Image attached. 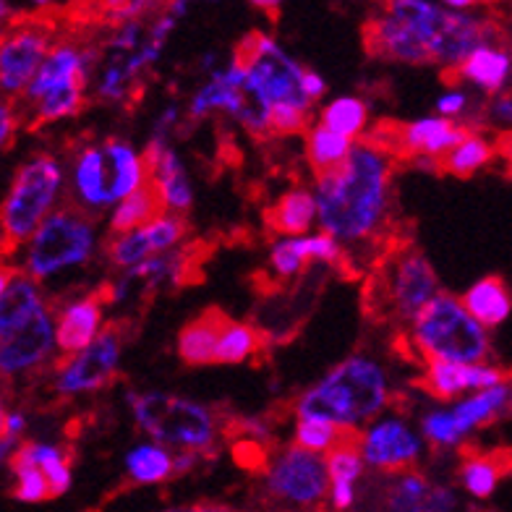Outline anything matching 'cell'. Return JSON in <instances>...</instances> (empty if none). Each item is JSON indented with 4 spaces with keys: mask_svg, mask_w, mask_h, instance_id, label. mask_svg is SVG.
<instances>
[{
    "mask_svg": "<svg viewBox=\"0 0 512 512\" xmlns=\"http://www.w3.org/2000/svg\"><path fill=\"white\" fill-rule=\"evenodd\" d=\"M332 134L343 136L348 142H361L369 128V105L361 97H335L319 110V121Z\"/></svg>",
    "mask_w": 512,
    "mask_h": 512,
    "instance_id": "33",
    "label": "cell"
},
{
    "mask_svg": "<svg viewBox=\"0 0 512 512\" xmlns=\"http://www.w3.org/2000/svg\"><path fill=\"white\" fill-rule=\"evenodd\" d=\"M178 118H181V110H178V105H168V108L157 115L155 128H152V136H155V139H168L170 142V134H173V126L178 123Z\"/></svg>",
    "mask_w": 512,
    "mask_h": 512,
    "instance_id": "49",
    "label": "cell"
},
{
    "mask_svg": "<svg viewBox=\"0 0 512 512\" xmlns=\"http://www.w3.org/2000/svg\"><path fill=\"white\" fill-rule=\"evenodd\" d=\"M55 37L53 24L42 19H14L0 32V97L19 102L29 81L48 58Z\"/></svg>",
    "mask_w": 512,
    "mask_h": 512,
    "instance_id": "12",
    "label": "cell"
},
{
    "mask_svg": "<svg viewBox=\"0 0 512 512\" xmlns=\"http://www.w3.org/2000/svg\"><path fill=\"white\" fill-rule=\"evenodd\" d=\"M432 486L434 484L426 479L424 473H398L387 489V497H384V512H424Z\"/></svg>",
    "mask_w": 512,
    "mask_h": 512,
    "instance_id": "39",
    "label": "cell"
},
{
    "mask_svg": "<svg viewBox=\"0 0 512 512\" xmlns=\"http://www.w3.org/2000/svg\"><path fill=\"white\" fill-rule=\"evenodd\" d=\"M189 249L178 246L176 251L152 256L134 270L123 272L131 283H144L149 288H176L189 277Z\"/></svg>",
    "mask_w": 512,
    "mask_h": 512,
    "instance_id": "34",
    "label": "cell"
},
{
    "mask_svg": "<svg viewBox=\"0 0 512 512\" xmlns=\"http://www.w3.org/2000/svg\"><path fill=\"white\" fill-rule=\"evenodd\" d=\"M468 92L465 89H450L437 100V115L439 118H447V121L458 123L465 113H468Z\"/></svg>",
    "mask_w": 512,
    "mask_h": 512,
    "instance_id": "45",
    "label": "cell"
},
{
    "mask_svg": "<svg viewBox=\"0 0 512 512\" xmlns=\"http://www.w3.org/2000/svg\"><path fill=\"white\" fill-rule=\"evenodd\" d=\"M437 293V272L421 251L405 246L382 262L379 304L384 314H390L395 322L411 324Z\"/></svg>",
    "mask_w": 512,
    "mask_h": 512,
    "instance_id": "11",
    "label": "cell"
},
{
    "mask_svg": "<svg viewBox=\"0 0 512 512\" xmlns=\"http://www.w3.org/2000/svg\"><path fill=\"white\" fill-rule=\"evenodd\" d=\"M162 215V207L157 202L155 191L152 186H142L139 191H134L131 196L121 199L108 212V228L113 236H121V233H128V230L142 228V225L152 223L155 217Z\"/></svg>",
    "mask_w": 512,
    "mask_h": 512,
    "instance_id": "37",
    "label": "cell"
},
{
    "mask_svg": "<svg viewBox=\"0 0 512 512\" xmlns=\"http://www.w3.org/2000/svg\"><path fill=\"white\" fill-rule=\"evenodd\" d=\"M505 458L499 455H468L460 465V484L473 499H489L505 476Z\"/></svg>",
    "mask_w": 512,
    "mask_h": 512,
    "instance_id": "38",
    "label": "cell"
},
{
    "mask_svg": "<svg viewBox=\"0 0 512 512\" xmlns=\"http://www.w3.org/2000/svg\"><path fill=\"white\" fill-rule=\"evenodd\" d=\"M21 270L34 283H50L66 272L81 270L95 259L100 249L97 223L81 209L61 204L53 215L45 217L24 246Z\"/></svg>",
    "mask_w": 512,
    "mask_h": 512,
    "instance_id": "5",
    "label": "cell"
},
{
    "mask_svg": "<svg viewBox=\"0 0 512 512\" xmlns=\"http://www.w3.org/2000/svg\"><path fill=\"white\" fill-rule=\"evenodd\" d=\"M463 123L447 121L439 115H426V118H416V121L405 123L395 134V144L387 147L390 155H405L416 157L421 165H432L439 168L442 157L455 147L460 136L465 134Z\"/></svg>",
    "mask_w": 512,
    "mask_h": 512,
    "instance_id": "18",
    "label": "cell"
},
{
    "mask_svg": "<svg viewBox=\"0 0 512 512\" xmlns=\"http://www.w3.org/2000/svg\"><path fill=\"white\" fill-rule=\"evenodd\" d=\"M306 134V160H309L311 170L317 176L332 173L345 162V157L351 155V149L356 142H348L343 136L332 134L330 128H324L322 123H311L304 131Z\"/></svg>",
    "mask_w": 512,
    "mask_h": 512,
    "instance_id": "36",
    "label": "cell"
},
{
    "mask_svg": "<svg viewBox=\"0 0 512 512\" xmlns=\"http://www.w3.org/2000/svg\"><path fill=\"white\" fill-rule=\"evenodd\" d=\"M19 445L21 442H14V439H8V437L0 439V471L11 465V458H14V452Z\"/></svg>",
    "mask_w": 512,
    "mask_h": 512,
    "instance_id": "52",
    "label": "cell"
},
{
    "mask_svg": "<svg viewBox=\"0 0 512 512\" xmlns=\"http://www.w3.org/2000/svg\"><path fill=\"white\" fill-rule=\"evenodd\" d=\"M259 348H262V335L251 324L225 317L223 324H220V332H217L215 364H246L259 353Z\"/></svg>",
    "mask_w": 512,
    "mask_h": 512,
    "instance_id": "35",
    "label": "cell"
},
{
    "mask_svg": "<svg viewBox=\"0 0 512 512\" xmlns=\"http://www.w3.org/2000/svg\"><path fill=\"white\" fill-rule=\"evenodd\" d=\"M11 21H14V8L0 0V32H3Z\"/></svg>",
    "mask_w": 512,
    "mask_h": 512,
    "instance_id": "53",
    "label": "cell"
},
{
    "mask_svg": "<svg viewBox=\"0 0 512 512\" xmlns=\"http://www.w3.org/2000/svg\"><path fill=\"white\" fill-rule=\"evenodd\" d=\"M16 455L37 468L45 476L50 489V499L63 497V494L74 486V468H71V458L61 445L55 442H21L16 447Z\"/></svg>",
    "mask_w": 512,
    "mask_h": 512,
    "instance_id": "28",
    "label": "cell"
},
{
    "mask_svg": "<svg viewBox=\"0 0 512 512\" xmlns=\"http://www.w3.org/2000/svg\"><path fill=\"white\" fill-rule=\"evenodd\" d=\"M233 61L241 63L249 74L251 84L262 100L275 110H298V113H314V105L301 95V74L304 66L272 37L264 32H251L238 42Z\"/></svg>",
    "mask_w": 512,
    "mask_h": 512,
    "instance_id": "9",
    "label": "cell"
},
{
    "mask_svg": "<svg viewBox=\"0 0 512 512\" xmlns=\"http://www.w3.org/2000/svg\"><path fill=\"white\" fill-rule=\"evenodd\" d=\"M408 337L424 361L489 364L492 356L489 332L468 317L460 298L442 290L408 324Z\"/></svg>",
    "mask_w": 512,
    "mask_h": 512,
    "instance_id": "7",
    "label": "cell"
},
{
    "mask_svg": "<svg viewBox=\"0 0 512 512\" xmlns=\"http://www.w3.org/2000/svg\"><path fill=\"white\" fill-rule=\"evenodd\" d=\"M267 223L277 236H306L317 228V204L309 186H290L277 196L267 212Z\"/></svg>",
    "mask_w": 512,
    "mask_h": 512,
    "instance_id": "26",
    "label": "cell"
},
{
    "mask_svg": "<svg viewBox=\"0 0 512 512\" xmlns=\"http://www.w3.org/2000/svg\"><path fill=\"white\" fill-rule=\"evenodd\" d=\"M128 408L136 426L170 452L204 455L220 437L215 411L176 392H128Z\"/></svg>",
    "mask_w": 512,
    "mask_h": 512,
    "instance_id": "6",
    "label": "cell"
},
{
    "mask_svg": "<svg viewBox=\"0 0 512 512\" xmlns=\"http://www.w3.org/2000/svg\"><path fill=\"white\" fill-rule=\"evenodd\" d=\"M327 468V499L332 510L348 512L358 499V481L364 479L366 465L358 455L356 437H345L335 450L324 455Z\"/></svg>",
    "mask_w": 512,
    "mask_h": 512,
    "instance_id": "22",
    "label": "cell"
},
{
    "mask_svg": "<svg viewBox=\"0 0 512 512\" xmlns=\"http://www.w3.org/2000/svg\"><path fill=\"white\" fill-rule=\"evenodd\" d=\"M21 128V113L16 102H8L0 97V152L11 147Z\"/></svg>",
    "mask_w": 512,
    "mask_h": 512,
    "instance_id": "44",
    "label": "cell"
},
{
    "mask_svg": "<svg viewBox=\"0 0 512 512\" xmlns=\"http://www.w3.org/2000/svg\"><path fill=\"white\" fill-rule=\"evenodd\" d=\"M11 272H14V270H8V267H0V296H3V290H6Z\"/></svg>",
    "mask_w": 512,
    "mask_h": 512,
    "instance_id": "55",
    "label": "cell"
},
{
    "mask_svg": "<svg viewBox=\"0 0 512 512\" xmlns=\"http://www.w3.org/2000/svg\"><path fill=\"white\" fill-rule=\"evenodd\" d=\"M494 157H497V144L492 136L476 128H465V134L455 142V147L442 157L439 170H445L450 176L471 178L473 173L484 170Z\"/></svg>",
    "mask_w": 512,
    "mask_h": 512,
    "instance_id": "30",
    "label": "cell"
},
{
    "mask_svg": "<svg viewBox=\"0 0 512 512\" xmlns=\"http://www.w3.org/2000/svg\"><path fill=\"white\" fill-rule=\"evenodd\" d=\"M55 317V351L61 356L79 353L105 330V301L100 293L74 298L53 311Z\"/></svg>",
    "mask_w": 512,
    "mask_h": 512,
    "instance_id": "20",
    "label": "cell"
},
{
    "mask_svg": "<svg viewBox=\"0 0 512 512\" xmlns=\"http://www.w3.org/2000/svg\"><path fill=\"white\" fill-rule=\"evenodd\" d=\"M223 319L225 317L220 311H207L199 319L186 324L178 335V356L189 366L215 364V343Z\"/></svg>",
    "mask_w": 512,
    "mask_h": 512,
    "instance_id": "32",
    "label": "cell"
},
{
    "mask_svg": "<svg viewBox=\"0 0 512 512\" xmlns=\"http://www.w3.org/2000/svg\"><path fill=\"white\" fill-rule=\"evenodd\" d=\"M301 95L306 97V102H319L324 95H327V81L317 74V71H309L304 68V74H301Z\"/></svg>",
    "mask_w": 512,
    "mask_h": 512,
    "instance_id": "47",
    "label": "cell"
},
{
    "mask_svg": "<svg viewBox=\"0 0 512 512\" xmlns=\"http://www.w3.org/2000/svg\"><path fill=\"white\" fill-rule=\"evenodd\" d=\"M55 317L45 306L11 330L0 332V379H24L55 358Z\"/></svg>",
    "mask_w": 512,
    "mask_h": 512,
    "instance_id": "16",
    "label": "cell"
},
{
    "mask_svg": "<svg viewBox=\"0 0 512 512\" xmlns=\"http://www.w3.org/2000/svg\"><path fill=\"white\" fill-rule=\"evenodd\" d=\"M123 468H126L128 479L139 486L165 484L173 479V452L152 439H144L126 452Z\"/></svg>",
    "mask_w": 512,
    "mask_h": 512,
    "instance_id": "31",
    "label": "cell"
},
{
    "mask_svg": "<svg viewBox=\"0 0 512 512\" xmlns=\"http://www.w3.org/2000/svg\"><path fill=\"white\" fill-rule=\"evenodd\" d=\"M345 437H351V434L340 432L337 426L324 424V421H306V418H298L296 429H293V445L311 455H322V458L335 450Z\"/></svg>",
    "mask_w": 512,
    "mask_h": 512,
    "instance_id": "41",
    "label": "cell"
},
{
    "mask_svg": "<svg viewBox=\"0 0 512 512\" xmlns=\"http://www.w3.org/2000/svg\"><path fill=\"white\" fill-rule=\"evenodd\" d=\"M392 155L371 139L353 144L332 173L317 176L311 196L317 225L340 246H361L382 236L392 212Z\"/></svg>",
    "mask_w": 512,
    "mask_h": 512,
    "instance_id": "1",
    "label": "cell"
},
{
    "mask_svg": "<svg viewBox=\"0 0 512 512\" xmlns=\"http://www.w3.org/2000/svg\"><path fill=\"white\" fill-rule=\"evenodd\" d=\"M165 512H191V507H170V510Z\"/></svg>",
    "mask_w": 512,
    "mask_h": 512,
    "instance_id": "56",
    "label": "cell"
},
{
    "mask_svg": "<svg viewBox=\"0 0 512 512\" xmlns=\"http://www.w3.org/2000/svg\"><path fill=\"white\" fill-rule=\"evenodd\" d=\"M392 14L411 29L432 66L455 71L465 55L484 42H502V27L479 11H452L432 0H392Z\"/></svg>",
    "mask_w": 512,
    "mask_h": 512,
    "instance_id": "4",
    "label": "cell"
},
{
    "mask_svg": "<svg viewBox=\"0 0 512 512\" xmlns=\"http://www.w3.org/2000/svg\"><path fill=\"white\" fill-rule=\"evenodd\" d=\"M460 81L471 84L486 95H502L512 74L510 50L502 42H484L476 45L471 53L465 55L460 66L455 68Z\"/></svg>",
    "mask_w": 512,
    "mask_h": 512,
    "instance_id": "23",
    "label": "cell"
},
{
    "mask_svg": "<svg viewBox=\"0 0 512 512\" xmlns=\"http://www.w3.org/2000/svg\"><path fill=\"white\" fill-rule=\"evenodd\" d=\"M27 416L21 411H8L6 413V437L14 439V442H21L24 439V434H27Z\"/></svg>",
    "mask_w": 512,
    "mask_h": 512,
    "instance_id": "50",
    "label": "cell"
},
{
    "mask_svg": "<svg viewBox=\"0 0 512 512\" xmlns=\"http://www.w3.org/2000/svg\"><path fill=\"white\" fill-rule=\"evenodd\" d=\"M364 42L371 55L384 58V61L408 63V66H429L424 48L418 45L413 32L405 27L390 8L382 6L371 16L364 29Z\"/></svg>",
    "mask_w": 512,
    "mask_h": 512,
    "instance_id": "21",
    "label": "cell"
},
{
    "mask_svg": "<svg viewBox=\"0 0 512 512\" xmlns=\"http://www.w3.org/2000/svg\"><path fill=\"white\" fill-rule=\"evenodd\" d=\"M460 306L468 311V317L481 324L486 332L497 330L510 319L512 298L502 277H481L460 298Z\"/></svg>",
    "mask_w": 512,
    "mask_h": 512,
    "instance_id": "25",
    "label": "cell"
},
{
    "mask_svg": "<svg viewBox=\"0 0 512 512\" xmlns=\"http://www.w3.org/2000/svg\"><path fill=\"white\" fill-rule=\"evenodd\" d=\"M71 207L84 215L110 212L115 204L147 186L142 149L126 139L89 142L79 149L66 173Z\"/></svg>",
    "mask_w": 512,
    "mask_h": 512,
    "instance_id": "3",
    "label": "cell"
},
{
    "mask_svg": "<svg viewBox=\"0 0 512 512\" xmlns=\"http://www.w3.org/2000/svg\"><path fill=\"white\" fill-rule=\"evenodd\" d=\"M45 306L50 304L42 285L34 283L32 277H27L24 272L14 270L8 277L3 296H0V332L11 330L14 324L24 322V319H29Z\"/></svg>",
    "mask_w": 512,
    "mask_h": 512,
    "instance_id": "29",
    "label": "cell"
},
{
    "mask_svg": "<svg viewBox=\"0 0 512 512\" xmlns=\"http://www.w3.org/2000/svg\"><path fill=\"white\" fill-rule=\"evenodd\" d=\"M199 460L202 455H196V452H173V476L189 473Z\"/></svg>",
    "mask_w": 512,
    "mask_h": 512,
    "instance_id": "51",
    "label": "cell"
},
{
    "mask_svg": "<svg viewBox=\"0 0 512 512\" xmlns=\"http://www.w3.org/2000/svg\"><path fill=\"white\" fill-rule=\"evenodd\" d=\"M123 337L115 327H105L95 343L81 348L79 353L63 356L55 369L53 387L61 398H81L108 387L121 369Z\"/></svg>",
    "mask_w": 512,
    "mask_h": 512,
    "instance_id": "15",
    "label": "cell"
},
{
    "mask_svg": "<svg viewBox=\"0 0 512 512\" xmlns=\"http://www.w3.org/2000/svg\"><path fill=\"white\" fill-rule=\"evenodd\" d=\"M6 413H8V408H6V403H3V398H0V439L6 437Z\"/></svg>",
    "mask_w": 512,
    "mask_h": 512,
    "instance_id": "54",
    "label": "cell"
},
{
    "mask_svg": "<svg viewBox=\"0 0 512 512\" xmlns=\"http://www.w3.org/2000/svg\"><path fill=\"white\" fill-rule=\"evenodd\" d=\"M309 236V233H306ZM306 236H277L270 246L267 262H270L272 275L280 280H290L298 277L311 264L309 246H306Z\"/></svg>",
    "mask_w": 512,
    "mask_h": 512,
    "instance_id": "40",
    "label": "cell"
},
{
    "mask_svg": "<svg viewBox=\"0 0 512 512\" xmlns=\"http://www.w3.org/2000/svg\"><path fill=\"white\" fill-rule=\"evenodd\" d=\"M486 118L492 123H497L499 128H507L510 126V118H512V100L510 95H494L492 97V105H489V113H486Z\"/></svg>",
    "mask_w": 512,
    "mask_h": 512,
    "instance_id": "48",
    "label": "cell"
},
{
    "mask_svg": "<svg viewBox=\"0 0 512 512\" xmlns=\"http://www.w3.org/2000/svg\"><path fill=\"white\" fill-rule=\"evenodd\" d=\"M66 168L50 152H37L19 165L0 204V238L21 249L32 233L61 207Z\"/></svg>",
    "mask_w": 512,
    "mask_h": 512,
    "instance_id": "8",
    "label": "cell"
},
{
    "mask_svg": "<svg viewBox=\"0 0 512 512\" xmlns=\"http://www.w3.org/2000/svg\"><path fill=\"white\" fill-rule=\"evenodd\" d=\"M11 476H14V497L19 502H27V505H37V502H45L50 499V489H48V481L42 476L37 468H34L29 460H24L21 455L11 458Z\"/></svg>",
    "mask_w": 512,
    "mask_h": 512,
    "instance_id": "42",
    "label": "cell"
},
{
    "mask_svg": "<svg viewBox=\"0 0 512 512\" xmlns=\"http://www.w3.org/2000/svg\"><path fill=\"white\" fill-rule=\"evenodd\" d=\"M215 113H225L228 118H233L251 136L270 134V105L256 92L246 68L238 61L212 68L207 81L191 97L189 118L202 121Z\"/></svg>",
    "mask_w": 512,
    "mask_h": 512,
    "instance_id": "10",
    "label": "cell"
},
{
    "mask_svg": "<svg viewBox=\"0 0 512 512\" xmlns=\"http://www.w3.org/2000/svg\"><path fill=\"white\" fill-rule=\"evenodd\" d=\"M358 455L366 468L382 473L411 471L424 455V439L400 413L384 411L356 434Z\"/></svg>",
    "mask_w": 512,
    "mask_h": 512,
    "instance_id": "14",
    "label": "cell"
},
{
    "mask_svg": "<svg viewBox=\"0 0 512 512\" xmlns=\"http://www.w3.org/2000/svg\"><path fill=\"white\" fill-rule=\"evenodd\" d=\"M418 434L434 447H458L463 442V434L458 432V426L452 421L450 408H432L421 418Z\"/></svg>",
    "mask_w": 512,
    "mask_h": 512,
    "instance_id": "43",
    "label": "cell"
},
{
    "mask_svg": "<svg viewBox=\"0 0 512 512\" xmlns=\"http://www.w3.org/2000/svg\"><path fill=\"white\" fill-rule=\"evenodd\" d=\"M89 95L87 81H68V84H58V87L48 89L45 95H40L29 105H21V121H24V113H27L29 123L40 126V123H58L68 121L74 115L81 113L84 102Z\"/></svg>",
    "mask_w": 512,
    "mask_h": 512,
    "instance_id": "27",
    "label": "cell"
},
{
    "mask_svg": "<svg viewBox=\"0 0 512 512\" xmlns=\"http://www.w3.org/2000/svg\"><path fill=\"white\" fill-rule=\"evenodd\" d=\"M390 400V374L382 361L369 353H353L301 392L296 400V418L324 421L356 437L366 424L390 408Z\"/></svg>",
    "mask_w": 512,
    "mask_h": 512,
    "instance_id": "2",
    "label": "cell"
},
{
    "mask_svg": "<svg viewBox=\"0 0 512 512\" xmlns=\"http://www.w3.org/2000/svg\"><path fill=\"white\" fill-rule=\"evenodd\" d=\"M512 390L510 382L497 384V387H489V390L471 392V395H463L455 403L450 405V416L458 426V432L463 434V439L468 434L479 432L484 426L494 424L497 418L505 416L510 411Z\"/></svg>",
    "mask_w": 512,
    "mask_h": 512,
    "instance_id": "24",
    "label": "cell"
},
{
    "mask_svg": "<svg viewBox=\"0 0 512 512\" xmlns=\"http://www.w3.org/2000/svg\"><path fill=\"white\" fill-rule=\"evenodd\" d=\"M510 382L507 374L494 364H452V361H426L421 384L429 395L442 403H455L463 395L489 390Z\"/></svg>",
    "mask_w": 512,
    "mask_h": 512,
    "instance_id": "19",
    "label": "cell"
},
{
    "mask_svg": "<svg viewBox=\"0 0 512 512\" xmlns=\"http://www.w3.org/2000/svg\"><path fill=\"white\" fill-rule=\"evenodd\" d=\"M264 489L277 505L311 510L327 499V468L322 455H311L296 445L277 450L264 463Z\"/></svg>",
    "mask_w": 512,
    "mask_h": 512,
    "instance_id": "13",
    "label": "cell"
},
{
    "mask_svg": "<svg viewBox=\"0 0 512 512\" xmlns=\"http://www.w3.org/2000/svg\"><path fill=\"white\" fill-rule=\"evenodd\" d=\"M142 155L147 162V183L155 191L162 212L176 217L186 215L194 207V183L173 144L168 139L149 136Z\"/></svg>",
    "mask_w": 512,
    "mask_h": 512,
    "instance_id": "17",
    "label": "cell"
},
{
    "mask_svg": "<svg viewBox=\"0 0 512 512\" xmlns=\"http://www.w3.org/2000/svg\"><path fill=\"white\" fill-rule=\"evenodd\" d=\"M458 510V494L447 489V486H432L429 499H426L424 512H455Z\"/></svg>",
    "mask_w": 512,
    "mask_h": 512,
    "instance_id": "46",
    "label": "cell"
}]
</instances>
